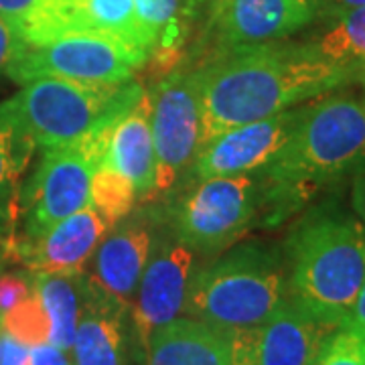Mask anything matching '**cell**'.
I'll return each instance as SVG.
<instances>
[{"label": "cell", "mask_w": 365, "mask_h": 365, "mask_svg": "<svg viewBox=\"0 0 365 365\" xmlns=\"http://www.w3.org/2000/svg\"><path fill=\"white\" fill-rule=\"evenodd\" d=\"M79 33L124 41L150 55L155 51V43L140 23L132 0H43L19 37L31 45Z\"/></svg>", "instance_id": "cell-10"}, {"label": "cell", "mask_w": 365, "mask_h": 365, "mask_svg": "<svg viewBox=\"0 0 365 365\" xmlns=\"http://www.w3.org/2000/svg\"><path fill=\"white\" fill-rule=\"evenodd\" d=\"M144 365H244L240 331L177 317L150 335Z\"/></svg>", "instance_id": "cell-16"}, {"label": "cell", "mask_w": 365, "mask_h": 365, "mask_svg": "<svg viewBox=\"0 0 365 365\" xmlns=\"http://www.w3.org/2000/svg\"><path fill=\"white\" fill-rule=\"evenodd\" d=\"M365 163V96L333 91L300 106L294 130L260 170L268 187V220H282Z\"/></svg>", "instance_id": "cell-2"}, {"label": "cell", "mask_w": 365, "mask_h": 365, "mask_svg": "<svg viewBox=\"0 0 365 365\" xmlns=\"http://www.w3.org/2000/svg\"><path fill=\"white\" fill-rule=\"evenodd\" d=\"M2 337H4V333L0 331V357H2Z\"/></svg>", "instance_id": "cell-38"}, {"label": "cell", "mask_w": 365, "mask_h": 365, "mask_svg": "<svg viewBox=\"0 0 365 365\" xmlns=\"http://www.w3.org/2000/svg\"><path fill=\"white\" fill-rule=\"evenodd\" d=\"M313 365H365V331L343 321L325 341Z\"/></svg>", "instance_id": "cell-26"}, {"label": "cell", "mask_w": 365, "mask_h": 365, "mask_svg": "<svg viewBox=\"0 0 365 365\" xmlns=\"http://www.w3.org/2000/svg\"><path fill=\"white\" fill-rule=\"evenodd\" d=\"M23 45L25 43L16 35L13 26L0 19V73L2 71L6 73V69L13 63L14 57L23 49Z\"/></svg>", "instance_id": "cell-29"}, {"label": "cell", "mask_w": 365, "mask_h": 365, "mask_svg": "<svg viewBox=\"0 0 365 365\" xmlns=\"http://www.w3.org/2000/svg\"><path fill=\"white\" fill-rule=\"evenodd\" d=\"M290 297L287 262L278 250L248 242L193 270L185 317L223 329L266 323Z\"/></svg>", "instance_id": "cell-5"}, {"label": "cell", "mask_w": 365, "mask_h": 365, "mask_svg": "<svg viewBox=\"0 0 365 365\" xmlns=\"http://www.w3.org/2000/svg\"><path fill=\"white\" fill-rule=\"evenodd\" d=\"M203 143L357 83V76L307 45H254L217 53L193 69ZM201 143V144H203Z\"/></svg>", "instance_id": "cell-1"}, {"label": "cell", "mask_w": 365, "mask_h": 365, "mask_svg": "<svg viewBox=\"0 0 365 365\" xmlns=\"http://www.w3.org/2000/svg\"><path fill=\"white\" fill-rule=\"evenodd\" d=\"M9 262H13V242L0 240V272Z\"/></svg>", "instance_id": "cell-36"}, {"label": "cell", "mask_w": 365, "mask_h": 365, "mask_svg": "<svg viewBox=\"0 0 365 365\" xmlns=\"http://www.w3.org/2000/svg\"><path fill=\"white\" fill-rule=\"evenodd\" d=\"M86 274H33V290L51 321L55 347L71 351L83 304Z\"/></svg>", "instance_id": "cell-20"}, {"label": "cell", "mask_w": 365, "mask_h": 365, "mask_svg": "<svg viewBox=\"0 0 365 365\" xmlns=\"http://www.w3.org/2000/svg\"><path fill=\"white\" fill-rule=\"evenodd\" d=\"M314 19L317 0H225L203 26V39L217 55L287 39Z\"/></svg>", "instance_id": "cell-11"}, {"label": "cell", "mask_w": 365, "mask_h": 365, "mask_svg": "<svg viewBox=\"0 0 365 365\" xmlns=\"http://www.w3.org/2000/svg\"><path fill=\"white\" fill-rule=\"evenodd\" d=\"M307 45L323 59L353 71H365V6L323 19V26Z\"/></svg>", "instance_id": "cell-22"}, {"label": "cell", "mask_w": 365, "mask_h": 365, "mask_svg": "<svg viewBox=\"0 0 365 365\" xmlns=\"http://www.w3.org/2000/svg\"><path fill=\"white\" fill-rule=\"evenodd\" d=\"M100 163L102 153L88 140L43 148L39 167L21 187L23 232L16 237H39L55 223L90 207L91 181Z\"/></svg>", "instance_id": "cell-8"}, {"label": "cell", "mask_w": 365, "mask_h": 365, "mask_svg": "<svg viewBox=\"0 0 365 365\" xmlns=\"http://www.w3.org/2000/svg\"><path fill=\"white\" fill-rule=\"evenodd\" d=\"M155 223V213H132L118 222L100 242L83 272L91 287L128 311L157 248Z\"/></svg>", "instance_id": "cell-14"}, {"label": "cell", "mask_w": 365, "mask_h": 365, "mask_svg": "<svg viewBox=\"0 0 365 365\" xmlns=\"http://www.w3.org/2000/svg\"><path fill=\"white\" fill-rule=\"evenodd\" d=\"M140 23L155 43L158 63L170 67L175 63L181 45L187 39V25L182 21L181 0H132Z\"/></svg>", "instance_id": "cell-23"}, {"label": "cell", "mask_w": 365, "mask_h": 365, "mask_svg": "<svg viewBox=\"0 0 365 365\" xmlns=\"http://www.w3.org/2000/svg\"><path fill=\"white\" fill-rule=\"evenodd\" d=\"M130 182L138 201L157 195V155L150 130V102L144 93L140 102L112 130L102 163Z\"/></svg>", "instance_id": "cell-19"}, {"label": "cell", "mask_w": 365, "mask_h": 365, "mask_svg": "<svg viewBox=\"0 0 365 365\" xmlns=\"http://www.w3.org/2000/svg\"><path fill=\"white\" fill-rule=\"evenodd\" d=\"M35 150V143L23 132L0 122V240H16L23 175Z\"/></svg>", "instance_id": "cell-21"}, {"label": "cell", "mask_w": 365, "mask_h": 365, "mask_svg": "<svg viewBox=\"0 0 365 365\" xmlns=\"http://www.w3.org/2000/svg\"><path fill=\"white\" fill-rule=\"evenodd\" d=\"M2 333L26 347L51 341V321L35 290L31 297L2 314Z\"/></svg>", "instance_id": "cell-25"}, {"label": "cell", "mask_w": 365, "mask_h": 365, "mask_svg": "<svg viewBox=\"0 0 365 365\" xmlns=\"http://www.w3.org/2000/svg\"><path fill=\"white\" fill-rule=\"evenodd\" d=\"M347 321L353 323V325L361 327L365 331V280L364 284H361V290H359V294H357V300H355V304H353L351 313L347 317Z\"/></svg>", "instance_id": "cell-35"}, {"label": "cell", "mask_w": 365, "mask_h": 365, "mask_svg": "<svg viewBox=\"0 0 365 365\" xmlns=\"http://www.w3.org/2000/svg\"><path fill=\"white\" fill-rule=\"evenodd\" d=\"M138 197L132 185L116 170L100 165L91 181V207L96 209L112 227L128 217Z\"/></svg>", "instance_id": "cell-24"}, {"label": "cell", "mask_w": 365, "mask_h": 365, "mask_svg": "<svg viewBox=\"0 0 365 365\" xmlns=\"http://www.w3.org/2000/svg\"><path fill=\"white\" fill-rule=\"evenodd\" d=\"M359 6H365V0H317V19H327Z\"/></svg>", "instance_id": "cell-34"}, {"label": "cell", "mask_w": 365, "mask_h": 365, "mask_svg": "<svg viewBox=\"0 0 365 365\" xmlns=\"http://www.w3.org/2000/svg\"><path fill=\"white\" fill-rule=\"evenodd\" d=\"M357 83H359V86L364 88V96H365V71H364V73H361V76H359V79H357Z\"/></svg>", "instance_id": "cell-37"}, {"label": "cell", "mask_w": 365, "mask_h": 365, "mask_svg": "<svg viewBox=\"0 0 365 365\" xmlns=\"http://www.w3.org/2000/svg\"><path fill=\"white\" fill-rule=\"evenodd\" d=\"M300 106L225 130L201 144L191 165V179L205 181L213 177H234L264 170L284 148L294 130Z\"/></svg>", "instance_id": "cell-12"}, {"label": "cell", "mask_w": 365, "mask_h": 365, "mask_svg": "<svg viewBox=\"0 0 365 365\" xmlns=\"http://www.w3.org/2000/svg\"><path fill=\"white\" fill-rule=\"evenodd\" d=\"M262 217L268 220V187L260 170L195 181L169 211L170 232L193 252L230 248Z\"/></svg>", "instance_id": "cell-6"}, {"label": "cell", "mask_w": 365, "mask_h": 365, "mask_svg": "<svg viewBox=\"0 0 365 365\" xmlns=\"http://www.w3.org/2000/svg\"><path fill=\"white\" fill-rule=\"evenodd\" d=\"M351 203L355 217L365 230V163L351 175Z\"/></svg>", "instance_id": "cell-32"}, {"label": "cell", "mask_w": 365, "mask_h": 365, "mask_svg": "<svg viewBox=\"0 0 365 365\" xmlns=\"http://www.w3.org/2000/svg\"><path fill=\"white\" fill-rule=\"evenodd\" d=\"M150 53L130 43L102 35H61L23 45L6 76L25 86L39 78H61L86 83H124L146 66Z\"/></svg>", "instance_id": "cell-7"}, {"label": "cell", "mask_w": 365, "mask_h": 365, "mask_svg": "<svg viewBox=\"0 0 365 365\" xmlns=\"http://www.w3.org/2000/svg\"><path fill=\"white\" fill-rule=\"evenodd\" d=\"M130 311L108 299L86 278L83 304L73 347L69 351L73 365H132Z\"/></svg>", "instance_id": "cell-18"}, {"label": "cell", "mask_w": 365, "mask_h": 365, "mask_svg": "<svg viewBox=\"0 0 365 365\" xmlns=\"http://www.w3.org/2000/svg\"><path fill=\"white\" fill-rule=\"evenodd\" d=\"M284 262L290 299L339 327L365 280L364 225L335 205L314 209L288 235Z\"/></svg>", "instance_id": "cell-3"}, {"label": "cell", "mask_w": 365, "mask_h": 365, "mask_svg": "<svg viewBox=\"0 0 365 365\" xmlns=\"http://www.w3.org/2000/svg\"><path fill=\"white\" fill-rule=\"evenodd\" d=\"M33 294V272L29 270H14V272H0V314L11 311L19 302Z\"/></svg>", "instance_id": "cell-27"}, {"label": "cell", "mask_w": 365, "mask_h": 365, "mask_svg": "<svg viewBox=\"0 0 365 365\" xmlns=\"http://www.w3.org/2000/svg\"><path fill=\"white\" fill-rule=\"evenodd\" d=\"M0 365H29V347L4 335Z\"/></svg>", "instance_id": "cell-33"}, {"label": "cell", "mask_w": 365, "mask_h": 365, "mask_svg": "<svg viewBox=\"0 0 365 365\" xmlns=\"http://www.w3.org/2000/svg\"><path fill=\"white\" fill-rule=\"evenodd\" d=\"M143 96L144 90L132 79L86 83L39 78L0 104V122L23 132L37 148L88 140L104 155L112 130Z\"/></svg>", "instance_id": "cell-4"}, {"label": "cell", "mask_w": 365, "mask_h": 365, "mask_svg": "<svg viewBox=\"0 0 365 365\" xmlns=\"http://www.w3.org/2000/svg\"><path fill=\"white\" fill-rule=\"evenodd\" d=\"M223 4L225 0H187L182 9V21L187 23V19H203V25H207Z\"/></svg>", "instance_id": "cell-31"}, {"label": "cell", "mask_w": 365, "mask_h": 365, "mask_svg": "<svg viewBox=\"0 0 365 365\" xmlns=\"http://www.w3.org/2000/svg\"><path fill=\"white\" fill-rule=\"evenodd\" d=\"M29 365H73L69 353L55 347L53 343H43L29 347Z\"/></svg>", "instance_id": "cell-30"}, {"label": "cell", "mask_w": 365, "mask_h": 365, "mask_svg": "<svg viewBox=\"0 0 365 365\" xmlns=\"http://www.w3.org/2000/svg\"><path fill=\"white\" fill-rule=\"evenodd\" d=\"M195 252L175 235L160 240L130 307L132 335L143 351L158 327L181 317L193 274Z\"/></svg>", "instance_id": "cell-13"}, {"label": "cell", "mask_w": 365, "mask_h": 365, "mask_svg": "<svg viewBox=\"0 0 365 365\" xmlns=\"http://www.w3.org/2000/svg\"><path fill=\"white\" fill-rule=\"evenodd\" d=\"M335 329L288 297L266 323L254 327L252 365H313Z\"/></svg>", "instance_id": "cell-17"}, {"label": "cell", "mask_w": 365, "mask_h": 365, "mask_svg": "<svg viewBox=\"0 0 365 365\" xmlns=\"http://www.w3.org/2000/svg\"><path fill=\"white\" fill-rule=\"evenodd\" d=\"M112 225L96 209L69 215L33 240L16 237L13 262L33 274H83Z\"/></svg>", "instance_id": "cell-15"}, {"label": "cell", "mask_w": 365, "mask_h": 365, "mask_svg": "<svg viewBox=\"0 0 365 365\" xmlns=\"http://www.w3.org/2000/svg\"><path fill=\"white\" fill-rule=\"evenodd\" d=\"M157 155V195L169 193L191 169L203 143V116L193 69L173 71L148 93Z\"/></svg>", "instance_id": "cell-9"}, {"label": "cell", "mask_w": 365, "mask_h": 365, "mask_svg": "<svg viewBox=\"0 0 365 365\" xmlns=\"http://www.w3.org/2000/svg\"><path fill=\"white\" fill-rule=\"evenodd\" d=\"M43 0H0V19L21 33V29L37 14Z\"/></svg>", "instance_id": "cell-28"}]
</instances>
